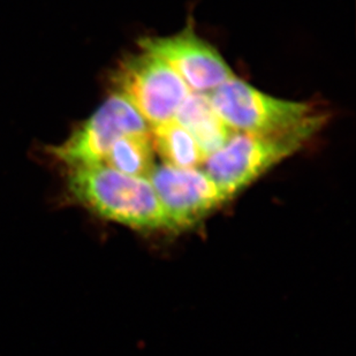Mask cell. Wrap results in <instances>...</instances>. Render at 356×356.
<instances>
[{"label": "cell", "mask_w": 356, "mask_h": 356, "mask_svg": "<svg viewBox=\"0 0 356 356\" xmlns=\"http://www.w3.org/2000/svg\"><path fill=\"white\" fill-rule=\"evenodd\" d=\"M72 196L101 218L138 232H171L168 216L148 179L105 165L68 168Z\"/></svg>", "instance_id": "6da1fadb"}, {"label": "cell", "mask_w": 356, "mask_h": 356, "mask_svg": "<svg viewBox=\"0 0 356 356\" xmlns=\"http://www.w3.org/2000/svg\"><path fill=\"white\" fill-rule=\"evenodd\" d=\"M323 122L324 117L317 113L299 127L282 133H234L222 149L205 159L202 170L232 198L302 148Z\"/></svg>", "instance_id": "7a4b0ae2"}, {"label": "cell", "mask_w": 356, "mask_h": 356, "mask_svg": "<svg viewBox=\"0 0 356 356\" xmlns=\"http://www.w3.org/2000/svg\"><path fill=\"white\" fill-rule=\"evenodd\" d=\"M208 96L234 133L276 134L299 127L317 115L312 105L273 97L238 78L216 88Z\"/></svg>", "instance_id": "3957f363"}, {"label": "cell", "mask_w": 356, "mask_h": 356, "mask_svg": "<svg viewBox=\"0 0 356 356\" xmlns=\"http://www.w3.org/2000/svg\"><path fill=\"white\" fill-rule=\"evenodd\" d=\"M115 94L131 103L149 126L175 119L192 90L170 66L141 51L126 58L113 75Z\"/></svg>", "instance_id": "277c9868"}, {"label": "cell", "mask_w": 356, "mask_h": 356, "mask_svg": "<svg viewBox=\"0 0 356 356\" xmlns=\"http://www.w3.org/2000/svg\"><path fill=\"white\" fill-rule=\"evenodd\" d=\"M149 133L148 122L126 98L115 92L67 141L52 147L50 152L68 168L103 165L119 138Z\"/></svg>", "instance_id": "5b68a950"}, {"label": "cell", "mask_w": 356, "mask_h": 356, "mask_svg": "<svg viewBox=\"0 0 356 356\" xmlns=\"http://www.w3.org/2000/svg\"><path fill=\"white\" fill-rule=\"evenodd\" d=\"M171 232L192 229L231 198L201 168L156 165L149 175Z\"/></svg>", "instance_id": "8992f818"}, {"label": "cell", "mask_w": 356, "mask_h": 356, "mask_svg": "<svg viewBox=\"0 0 356 356\" xmlns=\"http://www.w3.org/2000/svg\"><path fill=\"white\" fill-rule=\"evenodd\" d=\"M140 47L164 61L194 92L208 94L236 78L218 51L189 26L172 36L142 38Z\"/></svg>", "instance_id": "52a82bcc"}, {"label": "cell", "mask_w": 356, "mask_h": 356, "mask_svg": "<svg viewBox=\"0 0 356 356\" xmlns=\"http://www.w3.org/2000/svg\"><path fill=\"white\" fill-rule=\"evenodd\" d=\"M175 120L195 140L205 159L222 149L234 134L204 92L192 91L175 113Z\"/></svg>", "instance_id": "ba28073f"}, {"label": "cell", "mask_w": 356, "mask_h": 356, "mask_svg": "<svg viewBox=\"0 0 356 356\" xmlns=\"http://www.w3.org/2000/svg\"><path fill=\"white\" fill-rule=\"evenodd\" d=\"M154 150L164 164L178 168H197L205 161L195 140L175 119L150 127Z\"/></svg>", "instance_id": "9c48e42d"}, {"label": "cell", "mask_w": 356, "mask_h": 356, "mask_svg": "<svg viewBox=\"0 0 356 356\" xmlns=\"http://www.w3.org/2000/svg\"><path fill=\"white\" fill-rule=\"evenodd\" d=\"M103 165L124 175L148 179L156 166L150 133L119 138Z\"/></svg>", "instance_id": "30bf717a"}]
</instances>
